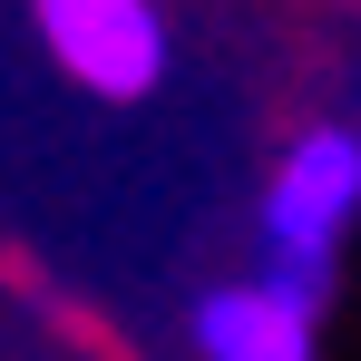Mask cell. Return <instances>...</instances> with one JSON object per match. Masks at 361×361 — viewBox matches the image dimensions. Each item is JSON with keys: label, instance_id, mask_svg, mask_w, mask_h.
<instances>
[{"label": "cell", "instance_id": "6da1fadb", "mask_svg": "<svg viewBox=\"0 0 361 361\" xmlns=\"http://www.w3.org/2000/svg\"><path fill=\"white\" fill-rule=\"evenodd\" d=\"M361 215V137L352 127H302L293 147H283V166L264 185V244H274V264L302 274V283H322V264L342 254Z\"/></svg>", "mask_w": 361, "mask_h": 361}, {"label": "cell", "instance_id": "7a4b0ae2", "mask_svg": "<svg viewBox=\"0 0 361 361\" xmlns=\"http://www.w3.org/2000/svg\"><path fill=\"white\" fill-rule=\"evenodd\" d=\"M30 20L88 98H147L166 78V10L157 0H30Z\"/></svg>", "mask_w": 361, "mask_h": 361}, {"label": "cell", "instance_id": "3957f363", "mask_svg": "<svg viewBox=\"0 0 361 361\" xmlns=\"http://www.w3.org/2000/svg\"><path fill=\"white\" fill-rule=\"evenodd\" d=\"M195 352L205 361H312V283L302 274H264V283H225L195 302Z\"/></svg>", "mask_w": 361, "mask_h": 361}]
</instances>
